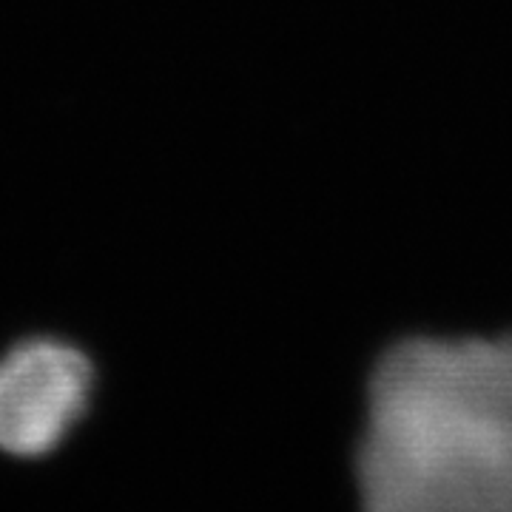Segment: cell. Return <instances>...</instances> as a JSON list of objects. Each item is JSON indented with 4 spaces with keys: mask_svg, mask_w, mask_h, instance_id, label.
I'll use <instances>...</instances> for the list:
<instances>
[{
    "mask_svg": "<svg viewBox=\"0 0 512 512\" xmlns=\"http://www.w3.org/2000/svg\"><path fill=\"white\" fill-rule=\"evenodd\" d=\"M356 481L362 512H512V333L384 350Z\"/></svg>",
    "mask_w": 512,
    "mask_h": 512,
    "instance_id": "1",
    "label": "cell"
},
{
    "mask_svg": "<svg viewBox=\"0 0 512 512\" xmlns=\"http://www.w3.org/2000/svg\"><path fill=\"white\" fill-rule=\"evenodd\" d=\"M92 359L63 339H23L0 356V453L52 456L89 413Z\"/></svg>",
    "mask_w": 512,
    "mask_h": 512,
    "instance_id": "2",
    "label": "cell"
}]
</instances>
